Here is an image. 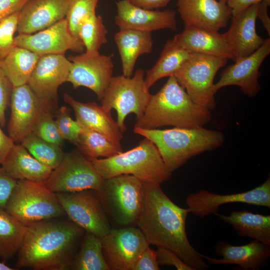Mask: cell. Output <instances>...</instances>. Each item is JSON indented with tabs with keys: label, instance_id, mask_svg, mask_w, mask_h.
Listing matches in <instances>:
<instances>
[{
	"label": "cell",
	"instance_id": "6da1fadb",
	"mask_svg": "<svg viewBox=\"0 0 270 270\" xmlns=\"http://www.w3.org/2000/svg\"><path fill=\"white\" fill-rule=\"evenodd\" d=\"M144 184V205L137 226L149 244L170 250L194 270L208 269V264L192 246L186 234L189 208L174 204L162 191L160 184Z\"/></svg>",
	"mask_w": 270,
	"mask_h": 270
},
{
	"label": "cell",
	"instance_id": "7a4b0ae2",
	"mask_svg": "<svg viewBox=\"0 0 270 270\" xmlns=\"http://www.w3.org/2000/svg\"><path fill=\"white\" fill-rule=\"evenodd\" d=\"M49 219L27 225L16 266L34 270H67L85 230L68 220Z\"/></svg>",
	"mask_w": 270,
	"mask_h": 270
},
{
	"label": "cell",
	"instance_id": "3957f363",
	"mask_svg": "<svg viewBox=\"0 0 270 270\" xmlns=\"http://www.w3.org/2000/svg\"><path fill=\"white\" fill-rule=\"evenodd\" d=\"M210 110L194 103L174 76L154 94H152L142 116L134 126L155 129L170 126L199 128L209 122Z\"/></svg>",
	"mask_w": 270,
	"mask_h": 270
},
{
	"label": "cell",
	"instance_id": "277c9868",
	"mask_svg": "<svg viewBox=\"0 0 270 270\" xmlns=\"http://www.w3.org/2000/svg\"><path fill=\"white\" fill-rule=\"evenodd\" d=\"M134 132L154 144L171 172L180 168L190 158L220 146L224 141L222 133L202 126L174 127L164 130L134 126Z\"/></svg>",
	"mask_w": 270,
	"mask_h": 270
},
{
	"label": "cell",
	"instance_id": "5b68a950",
	"mask_svg": "<svg viewBox=\"0 0 270 270\" xmlns=\"http://www.w3.org/2000/svg\"><path fill=\"white\" fill-rule=\"evenodd\" d=\"M92 162L104 180L127 174L144 182L160 184L169 180L172 175L156 146L146 138L129 150Z\"/></svg>",
	"mask_w": 270,
	"mask_h": 270
},
{
	"label": "cell",
	"instance_id": "8992f818",
	"mask_svg": "<svg viewBox=\"0 0 270 270\" xmlns=\"http://www.w3.org/2000/svg\"><path fill=\"white\" fill-rule=\"evenodd\" d=\"M111 225L137 226L144 202V182L131 174L104 179L98 190Z\"/></svg>",
	"mask_w": 270,
	"mask_h": 270
},
{
	"label": "cell",
	"instance_id": "52a82bcc",
	"mask_svg": "<svg viewBox=\"0 0 270 270\" xmlns=\"http://www.w3.org/2000/svg\"><path fill=\"white\" fill-rule=\"evenodd\" d=\"M5 210L26 225L66 216L56 194L44 183L18 180Z\"/></svg>",
	"mask_w": 270,
	"mask_h": 270
},
{
	"label": "cell",
	"instance_id": "ba28073f",
	"mask_svg": "<svg viewBox=\"0 0 270 270\" xmlns=\"http://www.w3.org/2000/svg\"><path fill=\"white\" fill-rule=\"evenodd\" d=\"M144 75V71L140 68L132 77L112 76L101 100V106L105 111H116V122L122 132L126 129V117L132 113L136 120L140 118L152 96L145 88Z\"/></svg>",
	"mask_w": 270,
	"mask_h": 270
},
{
	"label": "cell",
	"instance_id": "9c48e42d",
	"mask_svg": "<svg viewBox=\"0 0 270 270\" xmlns=\"http://www.w3.org/2000/svg\"><path fill=\"white\" fill-rule=\"evenodd\" d=\"M227 61L223 58L192 52L173 76L194 103L210 110L216 106L215 76Z\"/></svg>",
	"mask_w": 270,
	"mask_h": 270
},
{
	"label": "cell",
	"instance_id": "30bf717a",
	"mask_svg": "<svg viewBox=\"0 0 270 270\" xmlns=\"http://www.w3.org/2000/svg\"><path fill=\"white\" fill-rule=\"evenodd\" d=\"M104 180L92 162L76 150L65 152L61 162L44 184L54 193L73 192L98 190Z\"/></svg>",
	"mask_w": 270,
	"mask_h": 270
},
{
	"label": "cell",
	"instance_id": "8fae6325",
	"mask_svg": "<svg viewBox=\"0 0 270 270\" xmlns=\"http://www.w3.org/2000/svg\"><path fill=\"white\" fill-rule=\"evenodd\" d=\"M56 194L66 216L86 232L102 238L112 228L98 190Z\"/></svg>",
	"mask_w": 270,
	"mask_h": 270
},
{
	"label": "cell",
	"instance_id": "7c38bea8",
	"mask_svg": "<svg viewBox=\"0 0 270 270\" xmlns=\"http://www.w3.org/2000/svg\"><path fill=\"white\" fill-rule=\"evenodd\" d=\"M55 102L40 98L28 84L13 87L10 104L11 113L8 126V136L14 142H20L32 133L41 115L54 108Z\"/></svg>",
	"mask_w": 270,
	"mask_h": 270
},
{
	"label": "cell",
	"instance_id": "4fadbf2b",
	"mask_svg": "<svg viewBox=\"0 0 270 270\" xmlns=\"http://www.w3.org/2000/svg\"><path fill=\"white\" fill-rule=\"evenodd\" d=\"M100 238L110 270H133L139 256L150 245L135 226L112 228Z\"/></svg>",
	"mask_w": 270,
	"mask_h": 270
},
{
	"label": "cell",
	"instance_id": "5bb4252c",
	"mask_svg": "<svg viewBox=\"0 0 270 270\" xmlns=\"http://www.w3.org/2000/svg\"><path fill=\"white\" fill-rule=\"evenodd\" d=\"M112 54L88 55L86 53L70 56L72 66L68 82L74 88L80 86L93 91L101 100L112 77Z\"/></svg>",
	"mask_w": 270,
	"mask_h": 270
},
{
	"label": "cell",
	"instance_id": "9a60e30c",
	"mask_svg": "<svg viewBox=\"0 0 270 270\" xmlns=\"http://www.w3.org/2000/svg\"><path fill=\"white\" fill-rule=\"evenodd\" d=\"M14 46L26 48L40 56L64 54L68 50L81 52L84 49L80 40L70 32L66 18L34 34H18L14 37Z\"/></svg>",
	"mask_w": 270,
	"mask_h": 270
},
{
	"label": "cell",
	"instance_id": "2e32d148",
	"mask_svg": "<svg viewBox=\"0 0 270 270\" xmlns=\"http://www.w3.org/2000/svg\"><path fill=\"white\" fill-rule=\"evenodd\" d=\"M233 202L265 206L270 209V176L262 184L245 192L220 194L201 190L188 195L186 200L190 212L200 218L214 214L218 212L220 206Z\"/></svg>",
	"mask_w": 270,
	"mask_h": 270
},
{
	"label": "cell",
	"instance_id": "e0dca14e",
	"mask_svg": "<svg viewBox=\"0 0 270 270\" xmlns=\"http://www.w3.org/2000/svg\"><path fill=\"white\" fill-rule=\"evenodd\" d=\"M270 53L269 38L254 52L225 68L214 84V92L226 86H237L248 97L256 96L260 90L258 81L259 69Z\"/></svg>",
	"mask_w": 270,
	"mask_h": 270
},
{
	"label": "cell",
	"instance_id": "ac0fdd59",
	"mask_svg": "<svg viewBox=\"0 0 270 270\" xmlns=\"http://www.w3.org/2000/svg\"><path fill=\"white\" fill-rule=\"evenodd\" d=\"M71 66L64 54L41 56L27 84L40 98L56 102L58 88L68 82Z\"/></svg>",
	"mask_w": 270,
	"mask_h": 270
},
{
	"label": "cell",
	"instance_id": "d6986e66",
	"mask_svg": "<svg viewBox=\"0 0 270 270\" xmlns=\"http://www.w3.org/2000/svg\"><path fill=\"white\" fill-rule=\"evenodd\" d=\"M116 24L120 29H131L151 32L161 29H177L176 13L172 10H148L137 6L128 0L116 2Z\"/></svg>",
	"mask_w": 270,
	"mask_h": 270
},
{
	"label": "cell",
	"instance_id": "ffe728a7",
	"mask_svg": "<svg viewBox=\"0 0 270 270\" xmlns=\"http://www.w3.org/2000/svg\"><path fill=\"white\" fill-rule=\"evenodd\" d=\"M178 12L184 26L218 32L232 18L230 8L216 0H178Z\"/></svg>",
	"mask_w": 270,
	"mask_h": 270
},
{
	"label": "cell",
	"instance_id": "44dd1931",
	"mask_svg": "<svg viewBox=\"0 0 270 270\" xmlns=\"http://www.w3.org/2000/svg\"><path fill=\"white\" fill-rule=\"evenodd\" d=\"M215 254L221 258L202 254L210 264H236L242 270H258L268 265L270 246L253 239L243 246H233L220 240L214 246Z\"/></svg>",
	"mask_w": 270,
	"mask_h": 270
},
{
	"label": "cell",
	"instance_id": "7402d4cb",
	"mask_svg": "<svg viewBox=\"0 0 270 270\" xmlns=\"http://www.w3.org/2000/svg\"><path fill=\"white\" fill-rule=\"evenodd\" d=\"M258 4L232 16L230 27L224 33L234 62L254 52L265 42L266 40L258 36L256 31Z\"/></svg>",
	"mask_w": 270,
	"mask_h": 270
},
{
	"label": "cell",
	"instance_id": "603a6c76",
	"mask_svg": "<svg viewBox=\"0 0 270 270\" xmlns=\"http://www.w3.org/2000/svg\"><path fill=\"white\" fill-rule=\"evenodd\" d=\"M70 0H30L21 10L16 32L31 34L65 18Z\"/></svg>",
	"mask_w": 270,
	"mask_h": 270
},
{
	"label": "cell",
	"instance_id": "cb8c5ba5",
	"mask_svg": "<svg viewBox=\"0 0 270 270\" xmlns=\"http://www.w3.org/2000/svg\"><path fill=\"white\" fill-rule=\"evenodd\" d=\"M64 100L73 109L76 120L80 125L102 134L114 144L121 146L122 132L111 112L105 111L96 102H80L66 93L64 94Z\"/></svg>",
	"mask_w": 270,
	"mask_h": 270
},
{
	"label": "cell",
	"instance_id": "d4e9b609",
	"mask_svg": "<svg viewBox=\"0 0 270 270\" xmlns=\"http://www.w3.org/2000/svg\"><path fill=\"white\" fill-rule=\"evenodd\" d=\"M173 39L191 52L234 60L232 52L224 34L184 26V30L176 34Z\"/></svg>",
	"mask_w": 270,
	"mask_h": 270
},
{
	"label": "cell",
	"instance_id": "484cf974",
	"mask_svg": "<svg viewBox=\"0 0 270 270\" xmlns=\"http://www.w3.org/2000/svg\"><path fill=\"white\" fill-rule=\"evenodd\" d=\"M1 166L7 174L17 180L42 183L52 170L36 159L20 144L14 145Z\"/></svg>",
	"mask_w": 270,
	"mask_h": 270
},
{
	"label": "cell",
	"instance_id": "4316f807",
	"mask_svg": "<svg viewBox=\"0 0 270 270\" xmlns=\"http://www.w3.org/2000/svg\"><path fill=\"white\" fill-rule=\"evenodd\" d=\"M114 40L120 57L122 74L132 75L138 58L152 52L153 40L151 32L131 29H120Z\"/></svg>",
	"mask_w": 270,
	"mask_h": 270
},
{
	"label": "cell",
	"instance_id": "83f0119b",
	"mask_svg": "<svg viewBox=\"0 0 270 270\" xmlns=\"http://www.w3.org/2000/svg\"><path fill=\"white\" fill-rule=\"evenodd\" d=\"M231 225L240 237H248L270 246V216L250 212L233 211L228 215L214 214Z\"/></svg>",
	"mask_w": 270,
	"mask_h": 270
},
{
	"label": "cell",
	"instance_id": "f1b7e54d",
	"mask_svg": "<svg viewBox=\"0 0 270 270\" xmlns=\"http://www.w3.org/2000/svg\"><path fill=\"white\" fill-rule=\"evenodd\" d=\"M192 54L174 39L168 40L158 60L151 68L146 72L144 81L145 88L149 90L158 80L173 76Z\"/></svg>",
	"mask_w": 270,
	"mask_h": 270
},
{
	"label": "cell",
	"instance_id": "f546056e",
	"mask_svg": "<svg viewBox=\"0 0 270 270\" xmlns=\"http://www.w3.org/2000/svg\"><path fill=\"white\" fill-rule=\"evenodd\" d=\"M40 56L26 48L14 46L1 60L3 70L13 87L27 84Z\"/></svg>",
	"mask_w": 270,
	"mask_h": 270
},
{
	"label": "cell",
	"instance_id": "4dcf8cb0",
	"mask_svg": "<svg viewBox=\"0 0 270 270\" xmlns=\"http://www.w3.org/2000/svg\"><path fill=\"white\" fill-rule=\"evenodd\" d=\"M26 228V225L5 209L0 208V258L3 262H6L17 254Z\"/></svg>",
	"mask_w": 270,
	"mask_h": 270
},
{
	"label": "cell",
	"instance_id": "1f68e13d",
	"mask_svg": "<svg viewBox=\"0 0 270 270\" xmlns=\"http://www.w3.org/2000/svg\"><path fill=\"white\" fill-rule=\"evenodd\" d=\"M78 150L90 161L108 158L122 152L118 145L102 134L81 125L76 145Z\"/></svg>",
	"mask_w": 270,
	"mask_h": 270
},
{
	"label": "cell",
	"instance_id": "d6a6232c",
	"mask_svg": "<svg viewBox=\"0 0 270 270\" xmlns=\"http://www.w3.org/2000/svg\"><path fill=\"white\" fill-rule=\"evenodd\" d=\"M70 270H110L103 254L100 237L92 232H85Z\"/></svg>",
	"mask_w": 270,
	"mask_h": 270
},
{
	"label": "cell",
	"instance_id": "836d02e7",
	"mask_svg": "<svg viewBox=\"0 0 270 270\" xmlns=\"http://www.w3.org/2000/svg\"><path fill=\"white\" fill-rule=\"evenodd\" d=\"M20 143L36 159L52 170L60 164L65 153L61 146L47 142L33 133Z\"/></svg>",
	"mask_w": 270,
	"mask_h": 270
},
{
	"label": "cell",
	"instance_id": "e575fe53",
	"mask_svg": "<svg viewBox=\"0 0 270 270\" xmlns=\"http://www.w3.org/2000/svg\"><path fill=\"white\" fill-rule=\"evenodd\" d=\"M108 30L102 16L96 14L84 19L78 32V38L82 42L85 53L88 55L99 54L101 46L108 42Z\"/></svg>",
	"mask_w": 270,
	"mask_h": 270
},
{
	"label": "cell",
	"instance_id": "d590c367",
	"mask_svg": "<svg viewBox=\"0 0 270 270\" xmlns=\"http://www.w3.org/2000/svg\"><path fill=\"white\" fill-rule=\"evenodd\" d=\"M99 0H70L65 17L70 32L79 38L78 32L82 21L96 14ZM80 39V38H79Z\"/></svg>",
	"mask_w": 270,
	"mask_h": 270
},
{
	"label": "cell",
	"instance_id": "8d00e7d4",
	"mask_svg": "<svg viewBox=\"0 0 270 270\" xmlns=\"http://www.w3.org/2000/svg\"><path fill=\"white\" fill-rule=\"evenodd\" d=\"M53 110L49 109L41 115L32 133L47 142L61 146L64 140L54 118Z\"/></svg>",
	"mask_w": 270,
	"mask_h": 270
},
{
	"label": "cell",
	"instance_id": "74e56055",
	"mask_svg": "<svg viewBox=\"0 0 270 270\" xmlns=\"http://www.w3.org/2000/svg\"><path fill=\"white\" fill-rule=\"evenodd\" d=\"M70 110L66 106H61L58 110L56 122L59 132L64 139L76 146L81 125L70 116Z\"/></svg>",
	"mask_w": 270,
	"mask_h": 270
},
{
	"label": "cell",
	"instance_id": "f35d334b",
	"mask_svg": "<svg viewBox=\"0 0 270 270\" xmlns=\"http://www.w3.org/2000/svg\"><path fill=\"white\" fill-rule=\"evenodd\" d=\"M18 12L0 22V60H2L14 48V35L20 16Z\"/></svg>",
	"mask_w": 270,
	"mask_h": 270
},
{
	"label": "cell",
	"instance_id": "ab89813d",
	"mask_svg": "<svg viewBox=\"0 0 270 270\" xmlns=\"http://www.w3.org/2000/svg\"><path fill=\"white\" fill-rule=\"evenodd\" d=\"M13 86L4 74L0 60V125L4 127L6 122V112L10 105Z\"/></svg>",
	"mask_w": 270,
	"mask_h": 270
},
{
	"label": "cell",
	"instance_id": "60d3db41",
	"mask_svg": "<svg viewBox=\"0 0 270 270\" xmlns=\"http://www.w3.org/2000/svg\"><path fill=\"white\" fill-rule=\"evenodd\" d=\"M156 253L159 265L173 266L178 270H194L176 254L170 250L158 247Z\"/></svg>",
	"mask_w": 270,
	"mask_h": 270
},
{
	"label": "cell",
	"instance_id": "b9f144b4",
	"mask_svg": "<svg viewBox=\"0 0 270 270\" xmlns=\"http://www.w3.org/2000/svg\"><path fill=\"white\" fill-rule=\"evenodd\" d=\"M16 182L0 166V208L5 209Z\"/></svg>",
	"mask_w": 270,
	"mask_h": 270
},
{
	"label": "cell",
	"instance_id": "7bdbcfd3",
	"mask_svg": "<svg viewBox=\"0 0 270 270\" xmlns=\"http://www.w3.org/2000/svg\"><path fill=\"white\" fill-rule=\"evenodd\" d=\"M156 251L148 247L140 255L133 270H160Z\"/></svg>",
	"mask_w": 270,
	"mask_h": 270
},
{
	"label": "cell",
	"instance_id": "ee69618b",
	"mask_svg": "<svg viewBox=\"0 0 270 270\" xmlns=\"http://www.w3.org/2000/svg\"><path fill=\"white\" fill-rule=\"evenodd\" d=\"M30 0H0V22L19 12Z\"/></svg>",
	"mask_w": 270,
	"mask_h": 270
},
{
	"label": "cell",
	"instance_id": "f6af8a7d",
	"mask_svg": "<svg viewBox=\"0 0 270 270\" xmlns=\"http://www.w3.org/2000/svg\"><path fill=\"white\" fill-rule=\"evenodd\" d=\"M262 2L270 4V0H227L226 4L231 10L232 16H234L250 6Z\"/></svg>",
	"mask_w": 270,
	"mask_h": 270
},
{
	"label": "cell",
	"instance_id": "bcb514c9",
	"mask_svg": "<svg viewBox=\"0 0 270 270\" xmlns=\"http://www.w3.org/2000/svg\"><path fill=\"white\" fill-rule=\"evenodd\" d=\"M0 125V165L2 164L8 152L15 144L9 136L2 130Z\"/></svg>",
	"mask_w": 270,
	"mask_h": 270
},
{
	"label": "cell",
	"instance_id": "7dc6e473",
	"mask_svg": "<svg viewBox=\"0 0 270 270\" xmlns=\"http://www.w3.org/2000/svg\"><path fill=\"white\" fill-rule=\"evenodd\" d=\"M270 4L266 2H262L258 4L257 6V18L261 20L263 27L267 32L269 36L270 35V18L268 14V6Z\"/></svg>",
	"mask_w": 270,
	"mask_h": 270
},
{
	"label": "cell",
	"instance_id": "c3c4849f",
	"mask_svg": "<svg viewBox=\"0 0 270 270\" xmlns=\"http://www.w3.org/2000/svg\"><path fill=\"white\" fill-rule=\"evenodd\" d=\"M171 0H128L134 6L148 10L166 6Z\"/></svg>",
	"mask_w": 270,
	"mask_h": 270
},
{
	"label": "cell",
	"instance_id": "681fc988",
	"mask_svg": "<svg viewBox=\"0 0 270 270\" xmlns=\"http://www.w3.org/2000/svg\"><path fill=\"white\" fill-rule=\"evenodd\" d=\"M13 268L7 266L4 262H0V270H14Z\"/></svg>",
	"mask_w": 270,
	"mask_h": 270
},
{
	"label": "cell",
	"instance_id": "f907efd6",
	"mask_svg": "<svg viewBox=\"0 0 270 270\" xmlns=\"http://www.w3.org/2000/svg\"><path fill=\"white\" fill-rule=\"evenodd\" d=\"M219 1L221 2H225L226 3L227 0H219Z\"/></svg>",
	"mask_w": 270,
	"mask_h": 270
}]
</instances>
